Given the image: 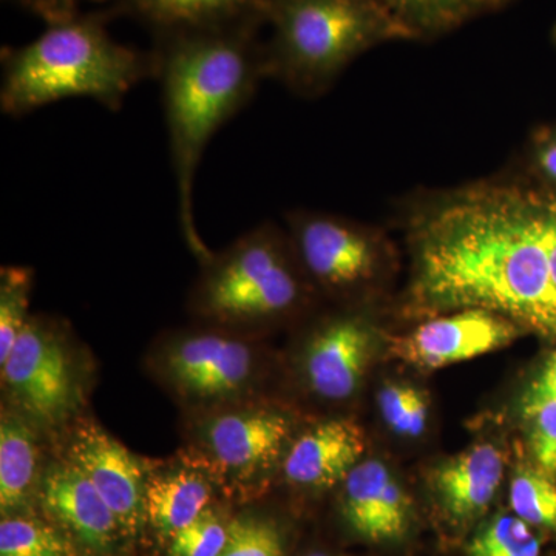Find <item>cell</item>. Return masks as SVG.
Returning <instances> with one entry per match:
<instances>
[{
  "mask_svg": "<svg viewBox=\"0 0 556 556\" xmlns=\"http://www.w3.org/2000/svg\"><path fill=\"white\" fill-rule=\"evenodd\" d=\"M409 254L402 313L492 311L556 339V190L530 179H479L405 207Z\"/></svg>",
  "mask_w": 556,
  "mask_h": 556,
  "instance_id": "1",
  "label": "cell"
},
{
  "mask_svg": "<svg viewBox=\"0 0 556 556\" xmlns=\"http://www.w3.org/2000/svg\"><path fill=\"white\" fill-rule=\"evenodd\" d=\"M263 20L159 36L155 78L161 84L164 116L182 236L200 258L208 251L195 226L197 170L215 134L241 112L266 79Z\"/></svg>",
  "mask_w": 556,
  "mask_h": 556,
  "instance_id": "2",
  "label": "cell"
},
{
  "mask_svg": "<svg viewBox=\"0 0 556 556\" xmlns=\"http://www.w3.org/2000/svg\"><path fill=\"white\" fill-rule=\"evenodd\" d=\"M110 13H79L47 25L38 38L2 51L0 109L13 118L72 98L118 112L127 94L155 75L152 53L110 35Z\"/></svg>",
  "mask_w": 556,
  "mask_h": 556,
  "instance_id": "3",
  "label": "cell"
},
{
  "mask_svg": "<svg viewBox=\"0 0 556 556\" xmlns=\"http://www.w3.org/2000/svg\"><path fill=\"white\" fill-rule=\"evenodd\" d=\"M265 25L266 78L303 98L327 93L375 47L413 39L380 0H268Z\"/></svg>",
  "mask_w": 556,
  "mask_h": 556,
  "instance_id": "4",
  "label": "cell"
},
{
  "mask_svg": "<svg viewBox=\"0 0 556 556\" xmlns=\"http://www.w3.org/2000/svg\"><path fill=\"white\" fill-rule=\"evenodd\" d=\"M203 268L189 295V309L203 324L247 332L295 313L308 300L309 278L289 233L263 223Z\"/></svg>",
  "mask_w": 556,
  "mask_h": 556,
  "instance_id": "5",
  "label": "cell"
},
{
  "mask_svg": "<svg viewBox=\"0 0 556 556\" xmlns=\"http://www.w3.org/2000/svg\"><path fill=\"white\" fill-rule=\"evenodd\" d=\"M93 375V361L67 321L33 314L0 364L2 404L27 417L54 444L84 415Z\"/></svg>",
  "mask_w": 556,
  "mask_h": 556,
  "instance_id": "6",
  "label": "cell"
},
{
  "mask_svg": "<svg viewBox=\"0 0 556 556\" xmlns=\"http://www.w3.org/2000/svg\"><path fill=\"white\" fill-rule=\"evenodd\" d=\"M295 434L291 413L254 397L189 416L186 447L206 464L219 493L248 500L280 473Z\"/></svg>",
  "mask_w": 556,
  "mask_h": 556,
  "instance_id": "7",
  "label": "cell"
},
{
  "mask_svg": "<svg viewBox=\"0 0 556 556\" xmlns=\"http://www.w3.org/2000/svg\"><path fill=\"white\" fill-rule=\"evenodd\" d=\"M260 367L244 332L207 324L163 336L148 357L153 378L189 416L254 399Z\"/></svg>",
  "mask_w": 556,
  "mask_h": 556,
  "instance_id": "8",
  "label": "cell"
},
{
  "mask_svg": "<svg viewBox=\"0 0 556 556\" xmlns=\"http://www.w3.org/2000/svg\"><path fill=\"white\" fill-rule=\"evenodd\" d=\"M287 225L300 263L318 288L346 294L379 276L383 244L367 226L316 211L289 212Z\"/></svg>",
  "mask_w": 556,
  "mask_h": 556,
  "instance_id": "9",
  "label": "cell"
},
{
  "mask_svg": "<svg viewBox=\"0 0 556 556\" xmlns=\"http://www.w3.org/2000/svg\"><path fill=\"white\" fill-rule=\"evenodd\" d=\"M54 452L86 475L127 538L138 536L146 529L150 459L135 455L97 419L86 415L58 438Z\"/></svg>",
  "mask_w": 556,
  "mask_h": 556,
  "instance_id": "10",
  "label": "cell"
},
{
  "mask_svg": "<svg viewBox=\"0 0 556 556\" xmlns=\"http://www.w3.org/2000/svg\"><path fill=\"white\" fill-rule=\"evenodd\" d=\"M522 329L492 311L467 308L426 318L408 334L388 339L391 356L422 369L471 361L510 345Z\"/></svg>",
  "mask_w": 556,
  "mask_h": 556,
  "instance_id": "11",
  "label": "cell"
},
{
  "mask_svg": "<svg viewBox=\"0 0 556 556\" xmlns=\"http://www.w3.org/2000/svg\"><path fill=\"white\" fill-rule=\"evenodd\" d=\"M39 510L60 527L78 552L90 556L115 555L123 540H129L86 475L56 452L43 475Z\"/></svg>",
  "mask_w": 556,
  "mask_h": 556,
  "instance_id": "12",
  "label": "cell"
},
{
  "mask_svg": "<svg viewBox=\"0 0 556 556\" xmlns=\"http://www.w3.org/2000/svg\"><path fill=\"white\" fill-rule=\"evenodd\" d=\"M372 329L357 314L321 321L303 343L299 368L303 386L324 401H346L356 393L371 361Z\"/></svg>",
  "mask_w": 556,
  "mask_h": 556,
  "instance_id": "13",
  "label": "cell"
},
{
  "mask_svg": "<svg viewBox=\"0 0 556 556\" xmlns=\"http://www.w3.org/2000/svg\"><path fill=\"white\" fill-rule=\"evenodd\" d=\"M219 492L206 464L185 447L166 460H150L146 486V529L169 544L179 530L214 504Z\"/></svg>",
  "mask_w": 556,
  "mask_h": 556,
  "instance_id": "14",
  "label": "cell"
},
{
  "mask_svg": "<svg viewBox=\"0 0 556 556\" xmlns=\"http://www.w3.org/2000/svg\"><path fill=\"white\" fill-rule=\"evenodd\" d=\"M365 447L364 430L354 420H324L295 434L280 473L289 485L299 489H331L342 484L361 463Z\"/></svg>",
  "mask_w": 556,
  "mask_h": 556,
  "instance_id": "15",
  "label": "cell"
},
{
  "mask_svg": "<svg viewBox=\"0 0 556 556\" xmlns=\"http://www.w3.org/2000/svg\"><path fill=\"white\" fill-rule=\"evenodd\" d=\"M342 485L343 515L358 536L383 543L405 535L412 504L382 460H361Z\"/></svg>",
  "mask_w": 556,
  "mask_h": 556,
  "instance_id": "16",
  "label": "cell"
},
{
  "mask_svg": "<svg viewBox=\"0 0 556 556\" xmlns=\"http://www.w3.org/2000/svg\"><path fill=\"white\" fill-rule=\"evenodd\" d=\"M54 445L20 412L2 404L0 412V511L2 518L36 515L43 475Z\"/></svg>",
  "mask_w": 556,
  "mask_h": 556,
  "instance_id": "17",
  "label": "cell"
},
{
  "mask_svg": "<svg viewBox=\"0 0 556 556\" xmlns=\"http://www.w3.org/2000/svg\"><path fill=\"white\" fill-rule=\"evenodd\" d=\"M506 470V457L490 442L473 445L433 471V486L453 518H477L495 497Z\"/></svg>",
  "mask_w": 556,
  "mask_h": 556,
  "instance_id": "18",
  "label": "cell"
},
{
  "mask_svg": "<svg viewBox=\"0 0 556 556\" xmlns=\"http://www.w3.org/2000/svg\"><path fill=\"white\" fill-rule=\"evenodd\" d=\"M266 5L268 0H116V9L137 17L156 36L265 21Z\"/></svg>",
  "mask_w": 556,
  "mask_h": 556,
  "instance_id": "19",
  "label": "cell"
},
{
  "mask_svg": "<svg viewBox=\"0 0 556 556\" xmlns=\"http://www.w3.org/2000/svg\"><path fill=\"white\" fill-rule=\"evenodd\" d=\"M413 39H430L503 9L508 0H380Z\"/></svg>",
  "mask_w": 556,
  "mask_h": 556,
  "instance_id": "20",
  "label": "cell"
},
{
  "mask_svg": "<svg viewBox=\"0 0 556 556\" xmlns=\"http://www.w3.org/2000/svg\"><path fill=\"white\" fill-rule=\"evenodd\" d=\"M78 548L46 517L16 515L0 521V556H78Z\"/></svg>",
  "mask_w": 556,
  "mask_h": 556,
  "instance_id": "21",
  "label": "cell"
},
{
  "mask_svg": "<svg viewBox=\"0 0 556 556\" xmlns=\"http://www.w3.org/2000/svg\"><path fill=\"white\" fill-rule=\"evenodd\" d=\"M33 288L35 270L30 266L9 265L0 269V364L30 321Z\"/></svg>",
  "mask_w": 556,
  "mask_h": 556,
  "instance_id": "22",
  "label": "cell"
},
{
  "mask_svg": "<svg viewBox=\"0 0 556 556\" xmlns=\"http://www.w3.org/2000/svg\"><path fill=\"white\" fill-rule=\"evenodd\" d=\"M511 510L532 527L556 532V482L541 468H519L508 489Z\"/></svg>",
  "mask_w": 556,
  "mask_h": 556,
  "instance_id": "23",
  "label": "cell"
},
{
  "mask_svg": "<svg viewBox=\"0 0 556 556\" xmlns=\"http://www.w3.org/2000/svg\"><path fill=\"white\" fill-rule=\"evenodd\" d=\"M540 555V536L517 515H500L468 546V556Z\"/></svg>",
  "mask_w": 556,
  "mask_h": 556,
  "instance_id": "24",
  "label": "cell"
},
{
  "mask_svg": "<svg viewBox=\"0 0 556 556\" xmlns=\"http://www.w3.org/2000/svg\"><path fill=\"white\" fill-rule=\"evenodd\" d=\"M219 556H285V538L274 519L254 511L230 517L228 540Z\"/></svg>",
  "mask_w": 556,
  "mask_h": 556,
  "instance_id": "25",
  "label": "cell"
},
{
  "mask_svg": "<svg viewBox=\"0 0 556 556\" xmlns=\"http://www.w3.org/2000/svg\"><path fill=\"white\" fill-rule=\"evenodd\" d=\"M230 517L215 504L179 530L167 544V556H219L228 540Z\"/></svg>",
  "mask_w": 556,
  "mask_h": 556,
  "instance_id": "26",
  "label": "cell"
},
{
  "mask_svg": "<svg viewBox=\"0 0 556 556\" xmlns=\"http://www.w3.org/2000/svg\"><path fill=\"white\" fill-rule=\"evenodd\" d=\"M379 407L383 420L394 433L420 437L427 427V399L419 390L402 383H390L380 390Z\"/></svg>",
  "mask_w": 556,
  "mask_h": 556,
  "instance_id": "27",
  "label": "cell"
},
{
  "mask_svg": "<svg viewBox=\"0 0 556 556\" xmlns=\"http://www.w3.org/2000/svg\"><path fill=\"white\" fill-rule=\"evenodd\" d=\"M530 424V448L538 468L556 475V399L538 402L522 409Z\"/></svg>",
  "mask_w": 556,
  "mask_h": 556,
  "instance_id": "28",
  "label": "cell"
},
{
  "mask_svg": "<svg viewBox=\"0 0 556 556\" xmlns=\"http://www.w3.org/2000/svg\"><path fill=\"white\" fill-rule=\"evenodd\" d=\"M530 181L556 190V126L533 131L527 149Z\"/></svg>",
  "mask_w": 556,
  "mask_h": 556,
  "instance_id": "29",
  "label": "cell"
},
{
  "mask_svg": "<svg viewBox=\"0 0 556 556\" xmlns=\"http://www.w3.org/2000/svg\"><path fill=\"white\" fill-rule=\"evenodd\" d=\"M11 2L30 11L47 25H51L78 16L83 0H11Z\"/></svg>",
  "mask_w": 556,
  "mask_h": 556,
  "instance_id": "30",
  "label": "cell"
},
{
  "mask_svg": "<svg viewBox=\"0 0 556 556\" xmlns=\"http://www.w3.org/2000/svg\"><path fill=\"white\" fill-rule=\"evenodd\" d=\"M547 399H556V351L547 358L536 378L527 388L525 396H522L521 408L532 407L538 402L547 401Z\"/></svg>",
  "mask_w": 556,
  "mask_h": 556,
  "instance_id": "31",
  "label": "cell"
},
{
  "mask_svg": "<svg viewBox=\"0 0 556 556\" xmlns=\"http://www.w3.org/2000/svg\"><path fill=\"white\" fill-rule=\"evenodd\" d=\"M305 556H328L327 554H321V552H311V554Z\"/></svg>",
  "mask_w": 556,
  "mask_h": 556,
  "instance_id": "32",
  "label": "cell"
},
{
  "mask_svg": "<svg viewBox=\"0 0 556 556\" xmlns=\"http://www.w3.org/2000/svg\"><path fill=\"white\" fill-rule=\"evenodd\" d=\"M552 39H554V43L556 47V24H555L554 30H552Z\"/></svg>",
  "mask_w": 556,
  "mask_h": 556,
  "instance_id": "33",
  "label": "cell"
}]
</instances>
